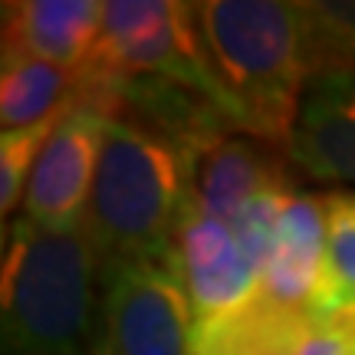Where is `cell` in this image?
Segmentation results:
<instances>
[{"label":"cell","instance_id":"cell-13","mask_svg":"<svg viewBox=\"0 0 355 355\" xmlns=\"http://www.w3.org/2000/svg\"><path fill=\"white\" fill-rule=\"evenodd\" d=\"M76 69H63L26 53L3 50L0 69V122L7 128L40 125L76 102Z\"/></svg>","mask_w":355,"mask_h":355},{"label":"cell","instance_id":"cell-5","mask_svg":"<svg viewBox=\"0 0 355 355\" xmlns=\"http://www.w3.org/2000/svg\"><path fill=\"white\" fill-rule=\"evenodd\" d=\"M194 309L168 260L99 266V313L89 355H191Z\"/></svg>","mask_w":355,"mask_h":355},{"label":"cell","instance_id":"cell-12","mask_svg":"<svg viewBox=\"0 0 355 355\" xmlns=\"http://www.w3.org/2000/svg\"><path fill=\"white\" fill-rule=\"evenodd\" d=\"M99 0H17L3 3V50L79 69L102 30Z\"/></svg>","mask_w":355,"mask_h":355},{"label":"cell","instance_id":"cell-1","mask_svg":"<svg viewBox=\"0 0 355 355\" xmlns=\"http://www.w3.org/2000/svg\"><path fill=\"white\" fill-rule=\"evenodd\" d=\"M194 17L237 132L290 155L296 115L313 76L303 3L201 0L194 3Z\"/></svg>","mask_w":355,"mask_h":355},{"label":"cell","instance_id":"cell-17","mask_svg":"<svg viewBox=\"0 0 355 355\" xmlns=\"http://www.w3.org/2000/svg\"><path fill=\"white\" fill-rule=\"evenodd\" d=\"M296 194H300V191L293 188V181L286 178V181H279V184H273V188L260 191L254 201L237 214V220L230 224L234 234H237V243H241L243 257H247L250 266L257 270V277L263 273V266H266L270 243H273L279 217H283V211L290 207V201L296 198Z\"/></svg>","mask_w":355,"mask_h":355},{"label":"cell","instance_id":"cell-3","mask_svg":"<svg viewBox=\"0 0 355 355\" xmlns=\"http://www.w3.org/2000/svg\"><path fill=\"white\" fill-rule=\"evenodd\" d=\"M188 201V148L139 122L112 119L83 217L99 263L168 260Z\"/></svg>","mask_w":355,"mask_h":355},{"label":"cell","instance_id":"cell-2","mask_svg":"<svg viewBox=\"0 0 355 355\" xmlns=\"http://www.w3.org/2000/svg\"><path fill=\"white\" fill-rule=\"evenodd\" d=\"M99 254L86 227L17 217L3 237V355H89L99 313Z\"/></svg>","mask_w":355,"mask_h":355},{"label":"cell","instance_id":"cell-9","mask_svg":"<svg viewBox=\"0 0 355 355\" xmlns=\"http://www.w3.org/2000/svg\"><path fill=\"white\" fill-rule=\"evenodd\" d=\"M279 148L230 132L191 152V201L204 214L234 224L260 191L286 181L290 171L279 162Z\"/></svg>","mask_w":355,"mask_h":355},{"label":"cell","instance_id":"cell-15","mask_svg":"<svg viewBox=\"0 0 355 355\" xmlns=\"http://www.w3.org/2000/svg\"><path fill=\"white\" fill-rule=\"evenodd\" d=\"M313 73L355 69V0L303 3Z\"/></svg>","mask_w":355,"mask_h":355},{"label":"cell","instance_id":"cell-10","mask_svg":"<svg viewBox=\"0 0 355 355\" xmlns=\"http://www.w3.org/2000/svg\"><path fill=\"white\" fill-rule=\"evenodd\" d=\"M326 279V194H296L283 211L260 290L283 306L313 309Z\"/></svg>","mask_w":355,"mask_h":355},{"label":"cell","instance_id":"cell-14","mask_svg":"<svg viewBox=\"0 0 355 355\" xmlns=\"http://www.w3.org/2000/svg\"><path fill=\"white\" fill-rule=\"evenodd\" d=\"M345 306H355V191H332L326 194V279L309 316L322 319Z\"/></svg>","mask_w":355,"mask_h":355},{"label":"cell","instance_id":"cell-4","mask_svg":"<svg viewBox=\"0 0 355 355\" xmlns=\"http://www.w3.org/2000/svg\"><path fill=\"white\" fill-rule=\"evenodd\" d=\"M79 83H128L162 79L188 86L220 105L230 119L227 96L204 53L194 3L178 0H109L102 30L86 63L76 69ZM237 128V125H234Z\"/></svg>","mask_w":355,"mask_h":355},{"label":"cell","instance_id":"cell-6","mask_svg":"<svg viewBox=\"0 0 355 355\" xmlns=\"http://www.w3.org/2000/svg\"><path fill=\"white\" fill-rule=\"evenodd\" d=\"M109 122L112 119L102 109L86 105V102H73L66 109L30 175L20 217L33 220L40 227H79L83 224Z\"/></svg>","mask_w":355,"mask_h":355},{"label":"cell","instance_id":"cell-18","mask_svg":"<svg viewBox=\"0 0 355 355\" xmlns=\"http://www.w3.org/2000/svg\"><path fill=\"white\" fill-rule=\"evenodd\" d=\"M316 326L322 332L336 336V339L345 345V352L355 355V306H345V309H336L329 316L316 319Z\"/></svg>","mask_w":355,"mask_h":355},{"label":"cell","instance_id":"cell-7","mask_svg":"<svg viewBox=\"0 0 355 355\" xmlns=\"http://www.w3.org/2000/svg\"><path fill=\"white\" fill-rule=\"evenodd\" d=\"M171 263L188 290L194 319L224 313L260 290V277L243 257L234 227L204 214L194 201L181 211Z\"/></svg>","mask_w":355,"mask_h":355},{"label":"cell","instance_id":"cell-8","mask_svg":"<svg viewBox=\"0 0 355 355\" xmlns=\"http://www.w3.org/2000/svg\"><path fill=\"white\" fill-rule=\"evenodd\" d=\"M290 158L319 181L355 188V69H322L309 76Z\"/></svg>","mask_w":355,"mask_h":355},{"label":"cell","instance_id":"cell-11","mask_svg":"<svg viewBox=\"0 0 355 355\" xmlns=\"http://www.w3.org/2000/svg\"><path fill=\"white\" fill-rule=\"evenodd\" d=\"M316 332L306 309L283 306L257 290L224 313L194 319L191 355H293Z\"/></svg>","mask_w":355,"mask_h":355},{"label":"cell","instance_id":"cell-19","mask_svg":"<svg viewBox=\"0 0 355 355\" xmlns=\"http://www.w3.org/2000/svg\"><path fill=\"white\" fill-rule=\"evenodd\" d=\"M293 355H349V352H345V345L339 343L336 336H329V332H322L316 326V332H313Z\"/></svg>","mask_w":355,"mask_h":355},{"label":"cell","instance_id":"cell-16","mask_svg":"<svg viewBox=\"0 0 355 355\" xmlns=\"http://www.w3.org/2000/svg\"><path fill=\"white\" fill-rule=\"evenodd\" d=\"M60 119L63 115L46 119L40 125L7 128L0 135V211H3V217H10L24 204L30 175H33V168L40 162V152L50 141L53 128H56Z\"/></svg>","mask_w":355,"mask_h":355}]
</instances>
